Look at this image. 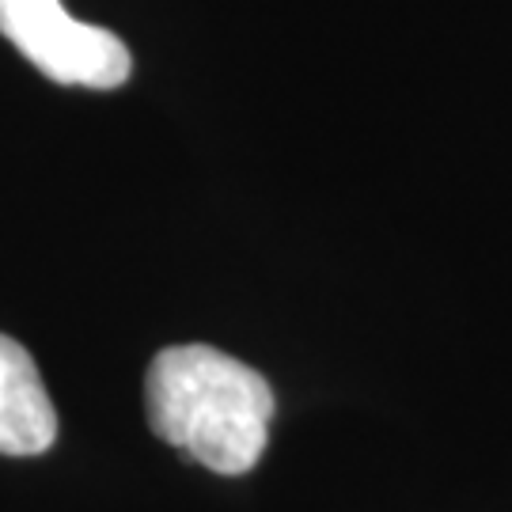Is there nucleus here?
I'll return each mask as SVG.
<instances>
[{
	"label": "nucleus",
	"instance_id": "nucleus-1",
	"mask_svg": "<svg viewBox=\"0 0 512 512\" xmlns=\"http://www.w3.org/2000/svg\"><path fill=\"white\" fill-rule=\"evenodd\" d=\"M148 425L160 440L217 475H247L274 421L266 376L213 346H167L145 376Z\"/></svg>",
	"mask_w": 512,
	"mask_h": 512
},
{
	"label": "nucleus",
	"instance_id": "nucleus-2",
	"mask_svg": "<svg viewBox=\"0 0 512 512\" xmlns=\"http://www.w3.org/2000/svg\"><path fill=\"white\" fill-rule=\"evenodd\" d=\"M0 35L57 84L107 92L122 88L133 73L126 42L73 19L61 0H0Z\"/></svg>",
	"mask_w": 512,
	"mask_h": 512
},
{
	"label": "nucleus",
	"instance_id": "nucleus-3",
	"mask_svg": "<svg viewBox=\"0 0 512 512\" xmlns=\"http://www.w3.org/2000/svg\"><path fill=\"white\" fill-rule=\"evenodd\" d=\"M57 437L42 372L16 338L0 334V456H38Z\"/></svg>",
	"mask_w": 512,
	"mask_h": 512
}]
</instances>
